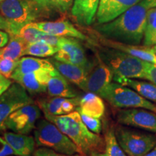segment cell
I'll return each mask as SVG.
<instances>
[{
    "label": "cell",
    "instance_id": "7402d4cb",
    "mask_svg": "<svg viewBox=\"0 0 156 156\" xmlns=\"http://www.w3.org/2000/svg\"><path fill=\"white\" fill-rule=\"evenodd\" d=\"M105 104L103 98L95 93L87 92L80 97L78 112L83 113L87 116L101 119L105 114Z\"/></svg>",
    "mask_w": 156,
    "mask_h": 156
},
{
    "label": "cell",
    "instance_id": "d590c367",
    "mask_svg": "<svg viewBox=\"0 0 156 156\" xmlns=\"http://www.w3.org/2000/svg\"><path fill=\"white\" fill-rule=\"evenodd\" d=\"M143 45L146 46L156 45V31L145 30L143 38Z\"/></svg>",
    "mask_w": 156,
    "mask_h": 156
},
{
    "label": "cell",
    "instance_id": "277c9868",
    "mask_svg": "<svg viewBox=\"0 0 156 156\" xmlns=\"http://www.w3.org/2000/svg\"><path fill=\"white\" fill-rule=\"evenodd\" d=\"M0 14L9 24V34L18 35L25 25L44 18L34 0H4L0 3Z\"/></svg>",
    "mask_w": 156,
    "mask_h": 156
},
{
    "label": "cell",
    "instance_id": "83f0119b",
    "mask_svg": "<svg viewBox=\"0 0 156 156\" xmlns=\"http://www.w3.org/2000/svg\"><path fill=\"white\" fill-rule=\"evenodd\" d=\"M104 140L105 153L106 156H128L117 141L114 130H107Z\"/></svg>",
    "mask_w": 156,
    "mask_h": 156
},
{
    "label": "cell",
    "instance_id": "f1b7e54d",
    "mask_svg": "<svg viewBox=\"0 0 156 156\" xmlns=\"http://www.w3.org/2000/svg\"><path fill=\"white\" fill-rule=\"evenodd\" d=\"M43 34L44 32L39 30L35 24V22H34L25 25L20 30L18 35L29 44L40 40L41 36Z\"/></svg>",
    "mask_w": 156,
    "mask_h": 156
},
{
    "label": "cell",
    "instance_id": "836d02e7",
    "mask_svg": "<svg viewBox=\"0 0 156 156\" xmlns=\"http://www.w3.org/2000/svg\"><path fill=\"white\" fill-rule=\"evenodd\" d=\"M145 30L156 31V7L150 9L148 11Z\"/></svg>",
    "mask_w": 156,
    "mask_h": 156
},
{
    "label": "cell",
    "instance_id": "3957f363",
    "mask_svg": "<svg viewBox=\"0 0 156 156\" xmlns=\"http://www.w3.org/2000/svg\"><path fill=\"white\" fill-rule=\"evenodd\" d=\"M95 54L112 69L114 76L131 79L145 77V61L114 48L94 45Z\"/></svg>",
    "mask_w": 156,
    "mask_h": 156
},
{
    "label": "cell",
    "instance_id": "8d00e7d4",
    "mask_svg": "<svg viewBox=\"0 0 156 156\" xmlns=\"http://www.w3.org/2000/svg\"><path fill=\"white\" fill-rule=\"evenodd\" d=\"M12 80L5 77L0 73V95L4 93L12 85Z\"/></svg>",
    "mask_w": 156,
    "mask_h": 156
},
{
    "label": "cell",
    "instance_id": "4dcf8cb0",
    "mask_svg": "<svg viewBox=\"0 0 156 156\" xmlns=\"http://www.w3.org/2000/svg\"><path fill=\"white\" fill-rule=\"evenodd\" d=\"M80 114L82 120L84 124L86 125L87 128L91 132L95 134H99L102 130V126H101V122L100 119L95 118V117L87 116V115L83 114V113L79 112Z\"/></svg>",
    "mask_w": 156,
    "mask_h": 156
},
{
    "label": "cell",
    "instance_id": "ffe728a7",
    "mask_svg": "<svg viewBox=\"0 0 156 156\" xmlns=\"http://www.w3.org/2000/svg\"><path fill=\"white\" fill-rule=\"evenodd\" d=\"M3 137L17 156H31L36 144L34 136L9 131L3 134Z\"/></svg>",
    "mask_w": 156,
    "mask_h": 156
},
{
    "label": "cell",
    "instance_id": "7a4b0ae2",
    "mask_svg": "<svg viewBox=\"0 0 156 156\" xmlns=\"http://www.w3.org/2000/svg\"><path fill=\"white\" fill-rule=\"evenodd\" d=\"M44 116L45 119L54 123L75 144L81 155H86L94 152H100L105 146V140L87 127L77 111L61 116L44 114Z\"/></svg>",
    "mask_w": 156,
    "mask_h": 156
},
{
    "label": "cell",
    "instance_id": "8fae6325",
    "mask_svg": "<svg viewBox=\"0 0 156 156\" xmlns=\"http://www.w3.org/2000/svg\"><path fill=\"white\" fill-rule=\"evenodd\" d=\"M52 57L64 63L83 67H91L94 64V62H92L88 59L79 39L70 37H64L58 46V52Z\"/></svg>",
    "mask_w": 156,
    "mask_h": 156
},
{
    "label": "cell",
    "instance_id": "4316f807",
    "mask_svg": "<svg viewBox=\"0 0 156 156\" xmlns=\"http://www.w3.org/2000/svg\"><path fill=\"white\" fill-rule=\"evenodd\" d=\"M58 48L54 47L47 43L38 41L28 44L25 51V55H30L35 57H51L58 52Z\"/></svg>",
    "mask_w": 156,
    "mask_h": 156
},
{
    "label": "cell",
    "instance_id": "2e32d148",
    "mask_svg": "<svg viewBox=\"0 0 156 156\" xmlns=\"http://www.w3.org/2000/svg\"><path fill=\"white\" fill-rule=\"evenodd\" d=\"M48 59L63 77H65L72 84H74L82 90H83L86 84L87 77L93 65L91 67H83V66L59 62L53 57H51Z\"/></svg>",
    "mask_w": 156,
    "mask_h": 156
},
{
    "label": "cell",
    "instance_id": "8992f818",
    "mask_svg": "<svg viewBox=\"0 0 156 156\" xmlns=\"http://www.w3.org/2000/svg\"><path fill=\"white\" fill-rule=\"evenodd\" d=\"M112 106L118 108H144L156 114V104L142 96L133 89L112 83L99 95Z\"/></svg>",
    "mask_w": 156,
    "mask_h": 156
},
{
    "label": "cell",
    "instance_id": "603a6c76",
    "mask_svg": "<svg viewBox=\"0 0 156 156\" xmlns=\"http://www.w3.org/2000/svg\"><path fill=\"white\" fill-rule=\"evenodd\" d=\"M113 80L133 89L142 96L156 104V85L153 83L116 76H114Z\"/></svg>",
    "mask_w": 156,
    "mask_h": 156
},
{
    "label": "cell",
    "instance_id": "4fadbf2b",
    "mask_svg": "<svg viewBox=\"0 0 156 156\" xmlns=\"http://www.w3.org/2000/svg\"><path fill=\"white\" fill-rule=\"evenodd\" d=\"M57 72L56 69H41L24 75L12 76L10 79L22 85L30 94H38L47 92L48 80Z\"/></svg>",
    "mask_w": 156,
    "mask_h": 156
},
{
    "label": "cell",
    "instance_id": "6da1fadb",
    "mask_svg": "<svg viewBox=\"0 0 156 156\" xmlns=\"http://www.w3.org/2000/svg\"><path fill=\"white\" fill-rule=\"evenodd\" d=\"M154 7H156V0H142L113 20L98 24L93 29L107 39L139 45L145 35L148 11Z\"/></svg>",
    "mask_w": 156,
    "mask_h": 156
},
{
    "label": "cell",
    "instance_id": "d6986e66",
    "mask_svg": "<svg viewBox=\"0 0 156 156\" xmlns=\"http://www.w3.org/2000/svg\"><path fill=\"white\" fill-rule=\"evenodd\" d=\"M101 0H74L72 16L81 26H89L94 21Z\"/></svg>",
    "mask_w": 156,
    "mask_h": 156
},
{
    "label": "cell",
    "instance_id": "f35d334b",
    "mask_svg": "<svg viewBox=\"0 0 156 156\" xmlns=\"http://www.w3.org/2000/svg\"><path fill=\"white\" fill-rule=\"evenodd\" d=\"M0 30H5L6 32L8 33L9 30V24L7 21L4 18L2 15L0 14Z\"/></svg>",
    "mask_w": 156,
    "mask_h": 156
},
{
    "label": "cell",
    "instance_id": "7bdbcfd3",
    "mask_svg": "<svg viewBox=\"0 0 156 156\" xmlns=\"http://www.w3.org/2000/svg\"><path fill=\"white\" fill-rule=\"evenodd\" d=\"M152 48H153L154 53H155V54L156 55V45H155V46H153V47H152Z\"/></svg>",
    "mask_w": 156,
    "mask_h": 156
},
{
    "label": "cell",
    "instance_id": "5b68a950",
    "mask_svg": "<svg viewBox=\"0 0 156 156\" xmlns=\"http://www.w3.org/2000/svg\"><path fill=\"white\" fill-rule=\"evenodd\" d=\"M34 136L38 147H48L65 155L80 154L75 144L54 123L46 119L38 121Z\"/></svg>",
    "mask_w": 156,
    "mask_h": 156
},
{
    "label": "cell",
    "instance_id": "60d3db41",
    "mask_svg": "<svg viewBox=\"0 0 156 156\" xmlns=\"http://www.w3.org/2000/svg\"><path fill=\"white\" fill-rule=\"evenodd\" d=\"M143 156H156V145L149 152V153L145 154V155Z\"/></svg>",
    "mask_w": 156,
    "mask_h": 156
},
{
    "label": "cell",
    "instance_id": "ab89813d",
    "mask_svg": "<svg viewBox=\"0 0 156 156\" xmlns=\"http://www.w3.org/2000/svg\"><path fill=\"white\" fill-rule=\"evenodd\" d=\"M84 156H106V153H101V152H94V153H90L88 155H84Z\"/></svg>",
    "mask_w": 156,
    "mask_h": 156
},
{
    "label": "cell",
    "instance_id": "d4e9b609",
    "mask_svg": "<svg viewBox=\"0 0 156 156\" xmlns=\"http://www.w3.org/2000/svg\"><path fill=\"white\" fill-rule=\"evenodd\" d=\"M9 35V41L5 47L2 48V57L19 60L21 57L25 56V51L28 44L19 35Z\"/></svg>",
    "mask_w": 156,
    "mask_h": 156
},
{
    "label": "cell",
    "instance_id": "f6af8a7d",
    "mask_svg": "<svg viewBox=\"0 0 156 156\" xmlns=\"http://www.w3.org/2000/svg\"><path fill=\"white\" fill-rule=\"evenodd\" d=\"M2 1H4V0H0V3H1Z\"/></svg>",
    "mask_w": 156,
    "mask_h": 156
},
{
    "label": "cell",
    "instance_id": "9c48e42d",
    "mask_svg": "<svg viewBox=\"0 0 156 156\" xmlns=\"http://www.w3.org/2000/svg\"><path fill=\"white\" fill-rule=\"evenodd\" d=\"M34 103L28 91L15 82L0 95V130L4 129V122L9 115L25 105Z\"/></svg>",
    "mask_w": 156,
    "mask_h": 156
},
{
    "label": "cell",
    "instance_id": "f546056e",
    "mask_svg": "<svg viewBox=\"0 0 156 156\" xmlns=\"http://www.w3.org/2000/svg\"><path fill=\"white\" fill-rule=\"evenodd\" d=\"M17 64H18V60L1 57L0 58V73L5 77L10 79L12 75L16 69Z\"/></svg>",
    "mask_w": 156,
    "mask_h": 156
},
{
    "label": "cell",
    "instance_id": "b9f144b4",
    "mask_svg": "<svg viewBox=\"0 0 156 156\" xmlns=\"http://www.w3.org/2000/svg\"><path fill=\"white\" fill-rule=\"evenodd\" d=\"M34 2L36 4V5L38 6V7L39 8V7H40V6L42 5V3L44 2V0H34Z\"/></svg>",
    "mask_w": 156,
    "mask_h": 156
},
{
    "label": "cell",
    "instance_id": "52a82bcc",
    "mask_svg": "<svg viewBox=\"0 0 156 156\" xmlns=\"http://www.w3.org/2000/svg\"><path fill=\"white\" fill-rule=\"evenodd\" d=\"M119 144L128 156H143L156 145V134L119 126L115 129Z\"/></svg>",
    "mask_w": 156,
    "mask_h": 156
},
{
    "label": "cell",
    "instance_id": "bcb514c9",
    "mask_svg": "<svg viewBox=\"0 0 156 156\" xmlns=\"http://www.w3.org/2000/svg\"><path fill=\"white\" fill-rule=\"evenodd\" d=\"M9 156H12V155H9Z\"/></svg>",
    "mask_w": 156,
    "mask_h": 156
},
{
    "label": "cell",
    "instance_id": "484cf974",
    "mask_svg": "<svg viewBox=\"0 0 156 156\" xmlns=\"http://www.w3.org/2000/svg\"><path fill=\"white\" fill-rule=\"evenodd\" d=\"M74 0H44L39 9L43 16L47 18L53 13L63 15L71 8Z\"/></svg>",
    "mask_w": 156,
    "mask_h": 156
},
{
    "label": "cell",
    "instance_id": "1f68e13d",
    "mask_svg": "<svg viewBox=\"0 0 156 156\" xmlns=\"http://www.w3.org/2000/svg\"><path fill=\"white\" fill-rule=\"evenodd\" d=\"M32 156H80V154H75V155H65L58 153L54 150L48 147H39L35 150Z\"/></svg>",
    "mask_w": 156,
    "mask_h": 156
},
{
    "label": "cell",
    "instance_id": "7c38bea8",
    "mask_svg": "<svg viewBox=\"0 0 156 156\" xmlns=\"http://www.w3.org/2000/svg\"><path fill=\"white\" fill-rule=\"evenodd\" d=\"M95 55L96 60L90 72L83 91L99 95L109 84L112 83L114 73L97 54Z\"/></svg>",
    "mask_w": 156,
    "mask_h": 156
},
{
    "label": "cell",
    "instance_id": "e0dca14e",
    "mask_svg": "<svg viewBox=\"0 0 156 156\" xmlns=\"http://www.w3.org/2000/svg\"><path fill=\"white\" fill-rule=\"evenodd\" d=\"M142 0H101L98 9V24L108 23Z\"/></svg>",
    "mask_w": 156,
    "mask_h": 156
},
{
    "label": "cell",
    "instance_id": "30bf717a",
    "mask_svg": "<svg viewBox=\"0 0 156 156\" xmlns=\"http://www.w3.org/2000/svg\"><path fill=\"white\" fill-rule=\"evenodd\" d=\"M116 119L122 125L142 129L156 134V114L144 108H121Z\"/></svg>",
    "mask_w": 156,
    "mask_h": 156
},
{
    "label": "cell",
    "instance_id": "ac0fdd59",
    "mask_svg": "<svg viewBox=\"0 0 156 156\" xmlns=\"http://www.w3.org/2000/svg\"><path fill=\"white\" fill-rule=\"evenodd\" d=\"M35 24L41 31L52 36L70 37L82 41L87 39L85 34L76 28L67 20L60 19L54 21L35 22Z\"/></svg>",
    "mask_w": 156,
    "mask_h": 156
},
{
    "label": "cell",
    "instance_id": "74e56055",
    "mask_svg": "<svg viewBox=\"0 0 156 156\" xmlns=\"http://www.w3.org/2000/svg\"><path fill=\"white\" fill-rule=\"evenodd\" d=\"M9 35L5 30H0V48L5 47L9 41Z\"/></svg>",
    "mask_w": 156,
    "mask_h": 156
},
{
    "label": "cell",
    "instance_id": "d6a6232c",
    "mask_svg": "<svg viewBox=\"0 0 156 156\" xmlns=\"http://www.w3.org/2000/svg\"><path fill=\"white\" fill-rule=\"evenodd\" d=\"M147 80L156 85V64L151 62H145V77Z\"/></svg>",
    "mask_w": 156,
    "mask_h": 156
},
{
    "label": "cell",
    "instance_id": "9a60e30c",
    "mask_svg": "<svg viewBox=\"0 0 156 156\" xmlns=\"http://www.w3.org/2000/svg\"><path fill=\"white\" fill-rule=\"evenodd\" d=\"M80 104V97L73 98L62 97H49L38 101L44 114H49L54 116L69 114L77 110Z\"/></svg>",
    "mask_w": 156,
    "mask_h": 156
},
{
    "label": "cell",
    "instance_id": "ba28073f",
    "mask_svg": "<svg viewBox=\"0 0 156 156\" xmlns=\"http://www.w3.org/2000/svg\"><path fill=\"white\" fill-rule=\"evenodd\" d=\"M41 109L35 103L21 107L7 117L4 122V129L15 133L28 134L34 131L41 117Z\"/></svg>",
    "mask_w": 156,
    "mask_h": 156
},
{
    "label": "cell",
    "instance_id": "e575fe53",
    "mask_svg": "<svg viewBox=\"0 0 156 156\" xmlns=\"http://www.w3.org/2000/svg\"><path fill=\"white\" fill-rule=\"evenodd\" d=\"M15 155L10 146L3 136H0V156H9Z\"/></svg>",
    "mask_w": 156,
    "mask_h": 156
},
{
    "label": "cell",
    "instance_id": "ee69618b",
    "mask_svg": "<svg viewBox=\"0 0 156 156\" xmlns=\"http://www.w3.org/2000/svg\"><path fill=\"white\" fill-rule=\"evenodd\" d=\"M2 48H0V58L2 57Z\"/></svg>",
    "mask_w": 156,
    "mask_h": 156
},
{
    "label": "cell",
    "instance_id": "5bb4252c",
    "mask_svg": "<svg viewBox=\"0 0 156 156\" xmlns=\"http://www.w3.org/2000/svg\"><path fill=\"white\" fill-rule=\"evenodd\" d=\"M94 32L93 35L97 39L98 44L101 46L122 51L123 52L139 58L143 61L156 64V55L154 53L152 47L151 48L150 46H146L144 45L139 46V45H132L115 41L107 39L101 36L95 30Z\"/></svg>",
    "mask_w": 156,
    "mask_h": 156
},
{
    "label": "cell",
    "instance_id": "44dd1931",
    "mask_svg": "<svg viewBox=\"0 0 156 156\" xmlns=\"http://www.w3.org/2000/svg\"><path fill=\"white\" fill-rule=\"evenodd\" d=\"M50 97H62L73 98L79 96L78 92L71 83L57 72L48 80L47 92Z\"/></svg>",
    "mask_w": 156,
    "mask_h": 156
},
{
    "label": "cell",
    "instance_id": "cb8c5ba5",
    "mask_svg": "<svg viewBox=\"0 0 156 156\" xmlns=\"http://www.w3.org/2000/svg\"><path fill=\"white\" fill-rule=\"evenodd\" d=\"M55 68L48 59L35 56H25L18 60L16 69L12 76L24 75L41 69H54ZM11 76V77H12Z\"/></svg>",
    "mask_w": 156,
    "mask_h": 156
}]
</instances>
